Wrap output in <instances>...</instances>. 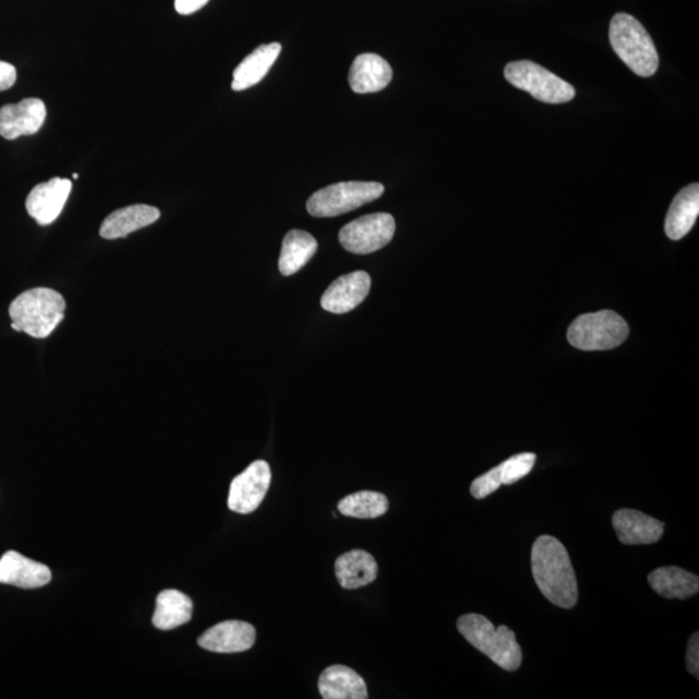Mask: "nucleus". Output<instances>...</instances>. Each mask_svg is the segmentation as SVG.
Masks as SVG:
<instances>
[{"label":"nucleus","instance_id":"1","mask_svg":"<svg viewBox=\"0 0 699 699\" xmlns=\"http://www.w3.org/2000/svg\"><path fill=\"white\" fill-rule=\"evenodd\" d=\"M531 567L545 598L562 609H573L580 591L572 560L559 539L550 535L536 539L531 551Z\"/></svg>","mask_w":699,"mask_h":699},{"label":"nucleus","instance_id":"2","mask_svg":"<svg viewBox=\"0 0 699 699\" xmlns=\"http://www.w3.org/2000/svg\"><path fill=\"white\" fill-rule=\"evenodd\" d=\"M66 303L50 288H33L14 299L10 306L12 328L34 338H45L63 322Z\"/></svg>","mask_w":699,"mask_h":699},{"label":"nucleus","instance_id":"3","mask_svg":"<svg viewBox=\"0 0 699 699\" xmlns=\"http://www.w3.org/2000/svg\"><path fill=\"white\" fill-rule=\"evenodd\" d=\"M458 629L469 644L503 670L513 672L521 667L522 649L511 628H497L481 614H467L459 618Z\"/></svg>","mask_w":699,"mask_h":699},{"label":"nucleus","instance_id":"4","mask_svg":"<svg viewBox=\"0 0 699 699\" xmlns=\"http://www.w3.org/2000/svg\"><path fill=\"white\" fill-rule=\"evenodd\" d=\"M609 38L612 48L638 77H651L659 66V56L651 36L640 21L628 13L612 19Z\"/></svg>","mask_w":699,"mask_h":699},{"label":"nucleus","instance_id":"5","mask_svg":"<svg viewBox=\"0 0 699 699\" xmlns=\"http://www.w3.org/2000/svg\"><path fill=\"white\" fill-rule=\"evenodd\" d=\"M625 319L611 310L576 317L567 331L568 344L583 352H603L618 347L628 337Z\"/></svg>","mask_w":699,"mask_h":699},{"label":"nucleus","instance_id":"6","mask_svg":"<svg viewBox=\"0 0 699 699\" xmlns=\"http://www.w3.org/2000/svg\"><path fill=\"white\" fill-rule=\"evenodd\" d=\"M385 191L376 181H342L319 189L307 201V211L316 218H332L359 209L379 199Z\"/></svg>","mask_w":699,"mask_h":699},{"label":"nucleus","instance_id":"7","mask_svg":"<svg viewBox=\"0 0 699 699\" xmlns=\"http://www.w3.org/2000/svg\"><path fill=\"white\" fill-rule=\"evenodd\" d=\"M504 75L511 85L526 91L539 102L564 104L572 102L575 96V88L570 83L528 60L508 64Z\"/></svg>","mask_w":699,"mask_h":699},{"label":"nucleus","instance_id":"8","mask_svg":"<svg viewBox=\"0 0 699 699\" xmlns=\"http://www.w3.org/2000/svg\"><path fill=\"white\" fill-rule=\"evenodd\" d=\"M395 219L387 212H375L346 225L338 234L341 246L353 254H371L393 240Z\"/></svg>","mask_w":699,"mask_h":699},{"label":"nucleus","instance_id":"9","mask_svg":"<svg viewBox=\"0 0 699 699\" xmlns=\"http://www.w3.org/2000/svg\"><path fill=\"white\" fill-rule=\"evenodd\" d=\"M271 484V469L268 462L257 460L231 483L228 508L232 512L249 514L261 505Z\"/></svg>","mask_w":699,"mask_h":699},{"label":"nucleus","instance_id":"10","mask_svg":"<svg viewBox=\"0 0 699 699\" xmlns=\"http://www.w3.org/2000/svg\"><path fill=\"white\" fill-rule=\"evenodd\" d=\"M72 180L52 178L32 189L27 199L29 216L41 226H49L62 215L72 192Z\"/></svg>","mask_w":699,"mask_h":699},{"label":"nucleus","instance_id":"11","mask_svg":"<svg viewBox=\"0 0 699 699\" xmlns=\"http://www.w3.org/2000/svg\"><path fill=\"white\" fill-rule=\"evenodd\" d=\"M48 109L41 98L29 97L19 104L4 105L0 109V136L14 140L41 131Z\"/></svg>","mask_w":699,"mask_h":699},{"label":"nucleus","instance_id":"12","mask_svg":"<svg viewBox=\"0 0 699 699\" xmlns=\"http://www.w3.org/2000/svg\"><path fill=\"white\" fill-rule=\"evenodd\" d=\"M372 280L366 271H355L334 280L323 294L322 307L332 314H346L367 299Z\"/></svg>","mask_w":699,"mask_h":699},{"label":"nucleus","instance_id":"13","mask_svg":"<svg viewBox=\"0 0 699 699\" xmlns=\"http://www.w3.org/2000/svg\"><path fill=\"white\" fill-rule=\"evenodd\" d=\"M536 461L535 453H519L512 456L500 466L492 468L490 472L478 477L470 486V493L476 499H484L498 491L501 484H514L526 477L533 470Z\"/></svg>","mask_w":699,"mask_h":699},{"label":"nucleus","instance_id":"14","mask_svg":"<svg viewBox=\"0 0 699 699\" xmlns=\"http://www.w3.org/2000/svg\"><path fill=\"white\" fill-rule=\"evenodd\" d=\"M255 628L247 622L226 620L205 630L199 637L202 649L212 653H241L253 647Z\"/></svg>","mask_w":699,"mask_h":699},{"label":"nucleus","instance_id":"15","mask_svg":"<svg viewBox=\"0 0 699 699\" xmlns=\"http://www.w3.org/2000/svg\"><path fill=\"white\" fill-rule=\"evenodd\" d=\"M619 542L626 545L655 544L664 536L665 523L635 509H619L613 515Z\"/></svg>","mask_w":699,"mask_h":699},{"label":"nucleus","instance_id":"16","mask_svg":"<svg viewBox=\"0 0 699 699\" xmlns=\"http://www.w3.org/2000/svg\"><path fill=\"white\" fill-rule=\"evenodd\" d=\"M52 580L51 570L40 562L27 559L10 551L0 559V583L34 590L48 586Z\"/></svg>","mask_w":699,"mask_h":699},{"label":"nucleus","instance_id":"17","mask_svg":"<svg viewBox=\"0 0 699 699\" xmlns=\"http://www.w3.org/2000/svg\"><path fill=\"white\" fill-rule=\"evenodd\" d=\"M393 80L389 63L376 53H363L349 67L348 83L356 94H374L384 90Z\"/></svg>","mask_w":699,"mask_h":699},{"label":"nucleus","instance_id":"18","mask_svg":"<svg viewBox=\"0 0 699 699\" xmlns=\"http://www.w3.org/2000/svg\"><path fill=\"white\" fill-rule=\"evenodd\" d=\"M161 212L149 205H132L116 211L104 219L101 227V237L106 240H116L142 230L157 222Z\"/></svg>","mask_w":699,"mask_h":699},{"label":"nucleus","instance_id":"19","mask_svg":"<svg viewBox=\"0 0 699 699\" xmlns=\"http://www.w3.org/2000/svg\"><path fill=\"white\" fill-rule=\"evenodd\" d=\"M319 691L324 699H366L368 690L366 681L352 668L334 665L321 675Z\"/></svg>","mask_w":699,"mask_h":699},{"label":"nucleus","instance_id":"20","mask_svg":"<svg viewBox=\"0 0 699 699\" xmlns=\"http://www.w3.org/2000/svg\"><path fill=\"white\" fill-rule=\"evenodd\" d=\"M699 215V186L690 185L676 195L667 212L665 231L671 240H680L693 228Z\"/></svg>","mask_w":699,"mask_h":699},{"label":"nucleus","instance_id":"21","mask_svg":"<svg viewBox=\"0 0 699 699\" xmlns=\"http://www.w3.org/2000/svg\"><path fill=\"white\" fill-rule=\"evenodd\" d=\"M377 562L371 553L354 550L342 554L336 561V576L342 588L356 590L376 581Z\"/></svg>","mask_w":699,"mask_h":699},{"label":"nucleus","instance_id":"22","mask_svg":"<svg viewBox=\"0 0 699 699\" xmlns=\"http://www.w3.org/2000/svg\"><path fill=\"white\" fill-rule=\"evenodd\" d=\"M280 52L281 44L279 43L262 44L255 49L234 70L232 88L244 91L260 83L275 64Z\"/></svg>","mask_w":699,"mask_h":699},{"label":"nucleus","instance_id":"23","mask_svg":"<svg viewBox=\"0 0 699 699\" xmlns=\"http://www.w3.org/2000/svg\"><path fill=\"white\" fill-rule=\"evenodd\" d=\"M648 582L653 591L668 599H687L699 591V577L676 566L655 570L649 574Z\"/></svg>","mask_w":699,"mask_h":699},{"label":"nucleus","instance_id":"24","mask_svg":"<svg viewBox=\"0 0 699 699\" xmlns=\"http://www.w3.org/2000/svg\"><path fill=\"white\" fill-rule=\"evenodd\" d=\"M317 250V241L309 232L292 230L285 234L281 247L279 270L281 275L292 277L311 261Z\"/></svg>","mask_w":699,"mask_h":699},{"label":"nucleus","instance_id":"25","mask_svg":"<svg viewBox=\"0 0 699 699\" xmlns=\"http://www.w3.org/2000/svg\"><path fill=\"white\" fill-rule=\"evenodd\" d=\"M192 599L177 590H166L157 596L154 626L170 630L186 625L192 618Z\"/></svg>","mask_w":699,"mask_h":699},{"label":"nucleus","instance_id":"26","mask_svg":"<svg viewBox=\"0 0 699 699\" xmlns=\"http://www.w3.org/2000/svg\"><path fill=\"white\" fill-rule=\"evenodd\" d=\"M389 509V501L384 493L375 491H361L352 493L338 503V511L353 519H378Z\"/></svg>","mask_w":699,"mask_h":699},{"label":"nucleus","instance_id":"27","mask_svg":"<svg viewBox=\"0 0 699 699\" xmlns=\"http://www.w3.org/2000/svg\"><path fill=\"white\" fill-rule=\"evenodd\" d=\"M687 668L688 671L699 678V635H691L687 649Z\"/></svg>","mask_w":699,"mask_h":699},{"label":"nucleus","instance_id":"28","mask_svg":"<svg viewBox=\"0 0 699 699\" xmlns=\"http://www.w3.org/2000/svg\"><path fill=\"white\" fill-rule=\"evenodd\" d=\"M18 80V71L10 63L0 62V91L11 88Z\"/></svg>","mask_w":699,"mask_h":699},{"label":"nucleus","instance_id":"29","mask_svg":"<svg viewBox=\"0 0 699 699\" xmlns=\"http://www.w3.org/2000/svg\"><path fill=\"white\" fill-rule=\"evenodd\" d=\"M209 0H175V10L180 14H192L207 6Z\"/></svg>","mask_w":699,"mask_h":699},{"label":"nucleus","instance_id":"30","mask_svg":"<svg viewBox=\"0 0 699 699\" xmlns=\"http://www.w3.org/2000/svg\"><path fill=\"white\" fill-rule=\"evenodd\" d=\"M73 178H74V179H79V178H80V175H79V174H74V175H73Z\"/></svg>","mask_w":699,"mask_h":699}]
</instances>
